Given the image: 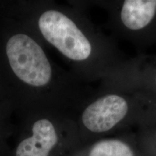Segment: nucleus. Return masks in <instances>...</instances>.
Returning <instances> with one entry per match:
<instances>
[{"label":"nucleus","instance_id":"obj_3","mask_svg":"<svg viewBox=\"0 0 156 156\" xmlns=\"http://www.w3.org/2000/svg\"><path fill=\"white\" fill-rule=\"evenodd\" d=\"M127 112L125 99L116 95H108L87 105L81 113L80 122L86 131L102 133L116 125Z\"/></svg>","mask_w":156,"mask_h":156},{"label":"nucleus","instance_id":"obj_4","mask_svg":"<svg viewBox=\"0 0 156 156\" xmlns=\"http://www.w3.org/2000/svg\"><path fill=\"white\" fill-rule=\"evenodd\" d=\"M155 12V0H127L123 5L121 18L126 28L136 30L147 26Z\"/></svg>","mask_w":156,"mask_h":156},{"label":"nucleus","instance_id":"obj_6","mask_svg":"<svg viewBox=\"0 0 156 156\" xmlns=\"http://www.w3.org/2000/svg\"><path fill=\"white\" fill-rule=\"evenodd\" d=\"M14 116L8 106L0 104V156L9 155L10 146L9 140L15 134L16 126L12 121Z\"/></svg>","mask_w":156,"mask_h":156},{"label":"nucleus","instance_id":"obj_2","mask_svg":"<svg viewBox=\"0 0 156 156\" xmlns=\"http://www.w3.org/2000/svg\"><path fill=\"white\" fill-rule=\"evenodd\" d=\"M9 156H62L67 146L66 123L59 112L44 111L18 116Z\"/></svg>","mask_w":156,"mask_h":156},{"label":"nucleus","instance_id":"obj_5","mask_svg":"<svg viewBox=\"0 0 156 156\" xmlns=\"http://www.w3.org/2000/svg\"><path fill=\"white\" fill-rule=\"evenodd\" d=\"M86 156H134L126 144L117 140H105L95 143Z\"/></svg>","mask_w":156,"mask_h":156},{"label":"nucleus","instance_id":"obj_1","mask_svg":"<svg viewBox=\"0 0 156 156\" xmlns=\"http://www.w3.org/2000/svg\"><path fill=\"white\" fill-rule=\"evenodd\" d=\"M46 48L30 29L0 9V103L16 117L59 112L62 78Z\"/></svg>","mask_w":156,"mask_h":156},{"label":"nucleus","instance_id":"obj_7","mask_svg":"<svg viewBox=\"0 0 156 156\" xmlns=\"http://www.w3.org/2000/svg\"><path fill=\"white\" fill-rule=\"evenodd\" d=\"M3 156H9V155H3Z\"/></svg>","mask_w":156,"mask_h":156}]
</instances>
